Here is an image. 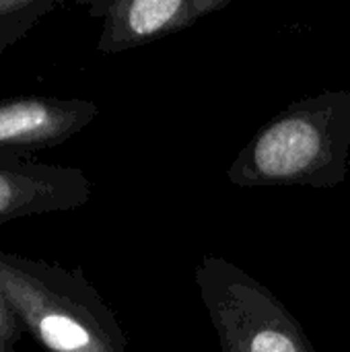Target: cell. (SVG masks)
Here are the masks:
<instances>
[{"label":"cell","mask_w":350,"mask_h":352,"mask_svg":"<svg viewBox=\"0 0 350 352\" xmlns=\"http://www.w3.org/2000/svg\"><path fill=\"white\" fill-rule=\"evenodd\" d=\"M0 295L45 352H128L118 316L80 268L0 250Z\"/></svg>","instance_id":"cell-2"},{"label":"cell","mask_w":350,"mask_h":352,"mask_svg":"<svg viewBox=\"0 0 350 352\" xmlns=\"http://www.w3.org/2000/svg\"><path fill=\"white\" fill-rule=\"evenodd\" d=\"M58 6L60 0H0V47L8 50Z\"/></svg>","instance_id":"cell-7"},{"label":"cell","mask_w":350,"mask_h":352,"mask_svg":"<svg viewBox=\"0 0 350 352\" xmlns=\"http://www.w3.org/2000/svg\"><path fill=\"white\" fill-rule=\"evenodd\" d=\"M350 173V91L303 97L268 120L227 169L237 188L332 190Z\"/></svg>","instance_id":"cell-1"},{"label":"cell","mask_w":350,"mask_h":352,"mask_svg":"<svg viewBox=\"0 0 350 352\" xmlns=\"http://www.w3.org/2000/svg\"><path fill=\"white\" fill-rule=\"evenodd\" d=\"M99 116L97 103L80 97L21 95L0 101V155L31 157L64 144Z\"/></svg>","instance_id":"cell-6"},{"label":"cell","mask_w":350,"mask_h":352,"mask_svg":"<svg viewBox=\"0 0 350 352\" xmlns=\"http://www.w3.org/2000/svg\"><path fill=\"white\" fill-rule=\"evenodd\" d=\"M23 330L0 295V352H21Z\"/></svg>","instance_id":"cell-8"},{"label":"cell","mask_w":350,"mask_h":352,"mask_svg":"<svg viewBox=\"0 0 350 352\" xmlns=\"http://www.w3.org/2000/svg\"><path fill=\"white\" fill-rule=\"evenodd\" d=\"M4 52H6V50H4V47H0V56H2V54H4Z\"/></svg>","instance_id":"cell-9"},{"label":"cell","mask_w":350,"mask_h":352,"mask_svg":"<svg viewBox=\"0 0 350 352\" xmlns=\"http://www.w3.org/2000/svg\"><path fill=\"white\" fill-rule=\"evenodd\" d=\"M194 280L221 352H316L283 301L237 264L204 256Z\"/></svg>","instance_id":"cell-3"},{"label":"cell","mask_w":350,"mask_h":352,"mask_svg":"<svg viewBox=\"0 0 350 352\" xmlns=\"http://www.w3.org/2000/svg\"><path fill=\"white\" fill-rule=\"evenodd\" d=\"M233 0H91L87 10L101 21L97 50L122 54L192 27Z\"/></svg>","instance_id":"cell-4"},{"label":"cell","mask_w":350,"mask_h":352,"mask_svg":"<svg viewBox=\"0 0 350 352\" xmlns=\"http://www.w3.org/2000/svg\"><path fill=\"white\" fill-rule=\"evenodd\" d=\"M91 194V179L76 167L0 155V225L80 208Z\"/></svg>","instance_id":"cell-5"}]
</instances>
